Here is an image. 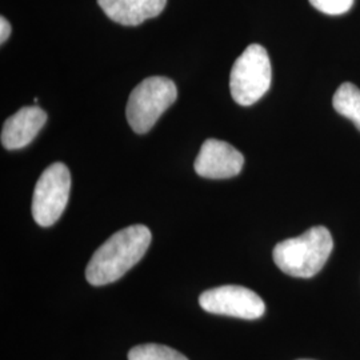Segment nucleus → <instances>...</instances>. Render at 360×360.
<instances>
[{
	"instance_id": "nucleus-9",
	"label": "nucleus",
	"mask_w": 360,
	"mask_h": 360,
	"mask_svg": "<svg viewBox=\"0 0 360 360\" xmlns=\"http://www.w3.org/2000/svg\"><path fill=\"white\" fill-rule=\"evenodd\" d=\"M98 4L112 22L122 26H139L160 15L167 0H98Z\"/></svg>"
},
{
	"instance_id": "nucleus-7",
	"label": "nucleus",
	"mask_w": 360,
	"mask_h": 360,
	"mask_svg": "<svg viewBox=\"0 0 360 360\" xmlns=\"http://www.w3.org/2000/svg\"><path fill=\"white\" fill-rule=\"evenodd\" d=\"M245 158L231 144L207 139L195 159V172L207 179H229L240 174Z\"/></svg>"
},
{
	"instance_id": "nucleus-10",
	"label": "nucleus",
	"mask_w": 360,
	"mask_h": 360,
	"mask_svg": "<svg viewBox=\"0 0 360 360\" xmlns=\"http://www.w3.org/2000/svg\"><path fill=\"white\" fill-rule=\"evenodd\" d=\"M335 111L349 119L360 131V90L352 83H343L333 99Z\"/></svg>"
},
{
	"instance_id": "nucleus-5",
	"label": "nucleus",
	"mask_w": 360,
	"mask_h": 360,
	"mask_svg": "<svg viewBox=\"0 0 360 360\" xmlns=\"http://www.w3.org/2000/svg\"><path fill=\"white\" fill-rule=\"evenodd\" d=\"M71 191V174L63 163H53L40 175L32 196V217L41 227H50L62 217Z\"/></svg>"
},
{
	"instance_id": "nucleus-12",
	"label": "nucleus",
	"mask_w": 360,
	"mask_h": 360,
	"mask_svg": "<svg viewBox=\"0 0 360 360\" xmlns=\"http://www.w3.org/2000/svg\"><path fill=\"white\" fill-rule=\"evenodd\" d=\"M309 3L326 15H343L351 10L354 0H309Z\"/></svg>"
},
{
	"instance_id": "nucleus-1",
	"label": "nucleus",
	"mask_w": 360,
	"mask_h": 360,
	"mask_svg": "<svg viewBox=\"0 0 360 360\" xmlns=\"http://www.w3.org/2000/svg\"><path fill=\"white\" fill-rule=\"evenodd\" d=\"M153 235L143 224L115 232L91 257L86 279L91 285H105L119 281L142 259L151 245Z\"/></svg>"
},
{
	"instance_id": "nucleus-8",
	"label": "nucleus",
	"mask_w": 360,
	"mask_h": 360,
	"mask_svg": "<svg viewBox=\"0 0 360 360\" xmlns=\"http://www.w3.org/2000/svg\"><path fill=\"white\" fill-rule=\"evenodd\" d=\"M47 114L39 105L20 108L10 116L1 129V144L6 150H19L32 142L46 124Z\"/></svg>"
},
{
	"instance_id": "nucleus-2",
	"label": "nucleus",
	"mask_w": 360,
	"mask_h": 360,
	"mask_svg": "<svg viewBox=\"0 0 360 360\" xmlns=\"http://www.w3.org/2000/svg\"><path fill=\"white\" fill-rule=\"evenodd\" d=\"M334 240L330 231L312 227L297 238H291L275 245L272 257L284 274L294 278H312L321 272L333 252Z\"/></svg>"
},
{
	"instance_id": "nucleus-11",
	"label": "nucleus",
	"mask_w": 360,
	"mask_h": 360,
	"mask_svg": "<svg viewBox=\"0 0 360 360\" xmlns=\"http://www.w3.org/2000/svg\"><path fill=\"white\" fill-rule=\"evenodd\" d=\"M129 360H188L179 351L162 345H142L131 348Z\"/></svg>"
},
{
	"instance_id": "nucleus-4",
	"label": "nucleus",
	"mask_w": 360,
	"mask_h": 360,
	"mask_svg": "<svg viewBox=\"0 0 360 360\" xmlns=\"http://www.w3.org/2000/svg\"><path fill=\"white\" fill-rule=\"evenodd\" d=\"M272 80L270 56L260 44H250L235 60L230 75L233 101L240 105L257 103L270 90Z\"/></svg>"
},
{
	"instance_id": "nucleus-3",
	"label": "nucleus",
	"mask_w": 360,
	"mask_h": 360,
	"mask_svg": "<svg viewBox=\"0 0 360 360\" xmlns=\"http://www.w3.org/2000/svg\"><path fill=\"white\" fill-rule=\"evenodd\" d=\"M176 98L178 90L171 79H144L129 95L126 107L129 127L136 134H147L168 107L175 103Z\"/></svg>"
},
{
	"instance_id": "nucleus-13",
	"label": "nucleus",
	"mask_w": 360,
	"mask_h": 360,
	"mask_svg": "<svg viewBox=\"0 0 360 360\" xmlns=\"http://www.w3.org/2000/svg\"><path fill=\"white\" fill-rule=\"evenodd\" d=\"M10 35H11V25L4 16H1L0 18V43L1 44L6 43L7 39L10 38Z\"/></svg>"
},
{
	"instance_id": "nucleus-14",
	"label": "nucleus",
	"mask_w": 360,
	"mask_h": 360,
	"mask_svg": "<svg viewBox=\"0 0 360 360\" xmlns=\"http://www.w3.org/2000/svg\"><path fill=\"white\" fill-rule=\"evenodd\" d=\"M299 360H309V359H299Z\"/></svg>"
},
{
	"instance_id": "nucleus-6",
	"label": "nucleus",
	"mask_w": 360,
	"mask_h": 360,
	"mask_svg": "<svg viewBox=\"0 0 360 360\" xmlns=\"http://www.w3.org/2000/svg\"><path fill=\"white\" fill-rule=\"evenodd\" d=\"M199 304L210 314L247 321L262 318L266 311L263 299L243 285H220L207 290L199 296Z\"/></svg>"
}]
</instances>
